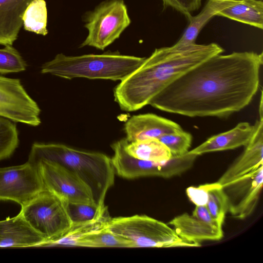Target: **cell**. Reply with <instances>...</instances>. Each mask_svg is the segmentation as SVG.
Listing matches in <instances>:
<instances>
[{"label":"cell","instance_id":"cell-1","mask_svg":"<svg viewBox=\"0 0 263 263\" xmlns=\"http://www.w3.org/2000/svg\"><path fill=\"white\" fill-rule=\"evenodd\" d=\"M262 63V52L215 55L171 83L149 105L190 117H228L251 102Z\"/></svg>","mask_w":263,"mask_h":263},{"label":"cell","instance_id":"cell-2","mask_svg":"<svg viewBox=\"0 0 263 263\" xmlns=\"http://www.w3.org/2000/svg\"><path fill=\"white\" fill-rule=\"evenodd\" d=\"M223 52L215 43L156 49L114 90V100L125 111L138 110L181 75L210 58Z\"/></svg>","mask_w":263,"mask_h":263},{"label":"cell","instance_id":"cell-3","mask_svg":"<svg viewBox=\"0 0 263 263\" xmlns=\"http://www.w3.org/2000/svg\"><path fill=\"white\" fill-rule=\"evenodd\" d=\"M41 159L57 162L74 173L90 188L98 206L105 208L107 192L115 181L111 158L103 153L79 150L62 144L34 143L27 161L36 166Z\"/></svg>","mask_w":263,"mask_h":263},{"label":"cell","instance_id":"cell-4","mask_svg":"<svg viewBox=\"0 0 263 263\" xmlns=\"http://www.w3.org/2000/svg\"><path fill=\"white\" fill-rule=\"evenodd\" d=\"M146 58L118 52L81 55L59 53L41 67V73L70 80L76 78L122 81L137 69Z\"/></svg>","mask_w":263,"mask_h":263},{"label":"cell","instance_id":"cell-5","mask_svg":"<svg viewBox=\"0 0 263 263\" xmlns=\"http://www.w3.org/2000/svg\"><path fill=\"white\" fill-rule=\"evenodd\" d=\"M107 228L130 241L134 248L200 247V243L184 239L165 223L145 215L110 217Z\"/></svg>","mask_w":263,"mask_h":263},{"label":"cell","instance_id":"cell-6","mask_svg":"<svg viewBox=\"0 0 263 263\" xmlns=\"http://www.w3.org/2000/svg\"><path fill=\"white\" fill-rule=\"evenodd\" d=\"M67 202L44 189L19 212L29 226L51 246L71 228L72 222L67 210Z\"/></svg>","mask_w":263,"mask_h":263},{"label":"cell","instance_id":"cell-7","mask_svg":"<svg viewBox=\"0 0 263 263\" xmlns=\"http://www.w3.org/2000/svg\"><path fill=\"white\" fill-rule=\"evenodd\" d=\"M126 138L111 145L114 155L111 162L116 173L126 179L143 177L169 178L179 176L192 167L198 156L187 152L180 157H172L166 162H155L138 159L130 156L125 150Z\"/></svg>","mask_w":263,"mask_h":263},{"label":"cell","instance_id":"cell-8","mask_svg":"<svg viewBox=\"0 0 263 263\" xmlns=\"http://www.w3.org/2000/svg\"><path fill=\"white\" fill-rule=\"evenodd\" d=\"M130 23L123 0L104 2L87 15L85 27L88 34L80 47L88 46L103 50L118 39Z\"/></svg>","mask_w":263,"mask_h":263},{"label":"cell","instance_id":"cell-9","mask_svg":"<svg viewBox=\"0 0 263 263\" xmlns=\"http://www.w3.org/2000/svg\"><path fill=\"white\" fill-rule=\"evenodd\" d=\"M36 166L44 189L67 202L95 203L90 188L68 169L45 159L39 160Z\"/></svg>","mask_w":263,"mask_h":263},{"label":"cell","instance_id":"cell-10","mask_svg":"<svg viewBox=\"0 0 263 263\" xmlns=\"http://www.w3.org/2000/svg\"><path fill=\"white\" fill-rule=\"evenodd\" d=\"M44 189L37 166L28 161L0 167V201H12L22 206Z\"/></svg>","mask_w":263,"mask_h":263},{"label":"cell","instance_id":"cell-11","mask_svg":"<svg viewBox=\"0 0 263 263\" xmlns=\"http://www.w3.org/2000/svg\"><path fill=\"white\" fill-rule=\"evenodd\" d=\"M41 109L20 80L0 76V117L33 126L41 123Z\"/></svg>","mask_w":263,"mask_h":263},{"label":"cell","instance_id":"cell-12","mask_svg":"<svg viewBox=\"0 0 263 263\" xmlns=\"http://www.w3.org/2000/svg\"><path fill=\"white\" fill-rule=\"evenodd\" d=\"M262 183L263 165L222 186L233 217L243 219L254 212Z\"/></svg>","mask_w":263,"mask_h":263},{"label":"cell","instance_id":"cell-13","mask_svg":"<svg viewBox=\"0 0 263 263\" xmlns=\"http://www.w3.org/2000/svg\"><path fill=\"white\" fill-rule=\"evenodd\" d=\"M255 128L242 154L217 181L221 186L263 165V116L254 124Z\"/></svg>","mask_w":263,"mask_h":263},{"label":"cell","instance_id":"cell-14","mask_svg":"<svg viewBox=\"0 0 263 263\" xmlns=\"http://www.w3.org/2000/svg\"><path fill=\"white\" fill-rule=\"evenodd\" d=\"M182 129L177 123L153 114L134 115L124 125L128 142L159 139L166 134Z\"/></svg>","mask_w":263,"mask_h":263},{"label":"cell","instance_id":"cell-15","mask_svg":"<svg viewBox=\"0 0 263 263\" xmlns=\"http://www.w3.org/2000/svg\"><path fill=\"white\" fill-rule=\"evenodd\" d=\"M46 242L20 213L0 221V248L45 247Z\"/></svg>","mask_w":263,"mask_h":263},{"label":"cell","instance_id":"cell-16","mask_svg":"<svg viewBox=\"0 0 263 263\" xmlns=\"http://www.w3.org/2000/svg\"><path fill=\"white\" fill-rule=\"evenodd\" d=\"M254 128V125H251L248 122H240L228 131L211 137L188 152L199 156L207 153L245 146L250 141Z\"/></svg>","mask_w":263,"mask_h":263},{"label":"cell","instance_id":"cell-17","mask_svg":"<svg viewBox=\"0 0 263 263\" xmlns=\"http://www.w3.org/2000/svg\"><path fill=\"white\" fill-rule=\"evenodd\" d=\"M168 224L178 236L189 241L200 243L223 237L222 227L210 224L186 213L175 217Z\"/></svg>","mask_w":263,"mask_h":263},{"label":"cell","instance_id":"cell-18","mask_svg":"<svg viewBox=\"0 0 263 263\" xmlns=\"http://www.w3.org/2000/svg\"><path fill=\"white\" fill-rule=\"evenodd\" d=\"M32 0H0V44L12 45L23 25V14Z\"/></svg>","mask_w":263,"mask_h":263},{"label":"cell","instance_id":"cell-19","mask_svg":"<svg viewBox=\"0 0 263 263\" xmlns=\"http://www.w3.org/2000/svg\"><path fill=\"white\" fill-rule=\"evenodd\" d=\"M260 29L263 28V2L261 0H221L216 14Z\"/></svg>","mask_w":263,"mask_h":263},{"label":"cell","instance_id":"cell-20","mask_svg":"<svg viewBox=\"0 0 263 263\" xmlns=\"http://www.w3.org/2000/svg\"><path fill=\"white\" fill-rule=\"evenodd\" d=\"M124 148L130 156L143 160L166 162L172 158L168 148L158 139H148L131 142H128L126 139Z\"/></svg>","mask_w":263,"mask_h":263},{"label":"cell","instance_id":"cell-21","mask_svg":"<svg viewBox=\"0 0 263 263\" xmlns=\"http://www.w3.org/2000/svg\"><path fill=\"white\" fill-rule=\"evenodd\" d=\"M107 226L73 239L67 246L93 248H134L130 241L114 233L107 228Z\"/></svg>","mask_w":263,"mask_h":263},{"label":"cell","instance_id":"cell-22","mask_svg":"<svg viewBox=\"0 0 263 263\" xmlns=\"http://www.w3.org/2000/svg\"><path fill=\"white\" fill-rule=\"evenodd\" d=\"M221 7L220 0H208L201 11L196 16L187 17L189 25L178 42L173 45L181 48L195 44V40L205 24L219 11Z\"/></svg>","mask_w":263,"mask_h":263},{"label":"cell","instance_id":"cell-23","mask_svg":"<svg viewBox=\"0 0 263 263\" xmlns=\"http://www.w3.org/2000/svg\"><path fill=\"white\" fill-rule=\"evenodd\" d=\"M25 30L36 34H47V11L44 0H32L26 8L22 17Z\"/></svg>","mask_w":263,"mask_h":263},{"label":"cell","instance_id":"cell-24","mask_svg":"<svg viewBox=\"0 0 263 263\" xmlns=\"http://www.w3.org/2000/svg\"><path fill=\"white\" fill-rule=\"evenodd\" d=\"M19 144L15 122L0 117V161L11 157Z\"/></svg>","mask_w":263,"mask_h":263},{"label":"cell","instance_id":"cell-25","mask_svg":"<svg viewBox=\"0 0 263 263\" xmlns=\"http://www.w3.org/2000/svg\"><path fill=\"white\" fill-rule=\"evenodd\" d=\"M67 210L72 223L97 219L107 212L106 207L101 209L96 203L67 202Z\"/></svg>","mask_w":263,"mask_h":263},{"label":"cell","instance_id":"cell-26","mask_svg":"<svg viewBox=\"0 0 263 263\" xmlns=\"http://www.w3.org/2000/svg\"><path fill=\"white\" fill-rule=\"evenodd\" d=\"M158 139L168 148L172 157H180L189 151L192 136L181 129L163 135Z\"/></svg>","mask_w":263,"mask_h":263},{"label":"cell","instance_id":"cell-27","mask_svg":"<svg viewBox=\"0 0 263 263\" xmlns=\"http://www.w3.org/2000/svg\"><path fill=\"white\" fill-rule=\"evenodd\" d=\"M205 206L212 217L223 224L226 214L228 211V201L222 186L217 182L209 192Z\"/></svg>","mask_w":263,"mask_h":263},{"label":"cell","instance_id":"cell-28","mask_svg":"<svg viewBox=\"0 0 263 263\" xmlns=\"http://www.w3.org/2000/svg\"><path fill=\"white\" fill-rule=\"evenodd\" d=\"M27 66L25 60L12 45L0 49V74L23 71Z\"/></svg>","mask_w":263,"mask_h":263},{"label":"cell","instance_id":"cell-29","mask_svg":"<svg viewBox=\"0 0 263 263\" xmlns=\"http://www.w3.org/2000/svg\"><path fill=\"white\" fill-rule=\"evenodd\" d=\"M216 182L206 183L198 186H190L186 192L189 199L196 206L205 205L208 200L209 192Z\"/></svg>","mask_w":263,"mask_h":263},{"label":"cell","instance_id":"cell-30","mask_svg":"<svg viewBox=\"0 0 263 263\" xmlns=\"http://www.w3.org/2000/svg\"><path fill=\"white\" fill-rule=\"evenodd\" d=\"M202 0H162L165 7H171L183 14L187 18L198 9Z\"/></svg>","mask_w":263,"mask_h":263},{"label":"cell","instance_id":"cell-31","mask_svg":"<svg viewBox=\"0 0 263 263\" xmlns=\"http://www.w3.org/2000/svg\"><path fill=\"white\" fill-rule=\"evenodd\" d=\"M192 215L210 224L222 227V223L212 217L205 205L196 206Z\"/></svg>","mask_w":263,"mask_h":263}]
</instances>
